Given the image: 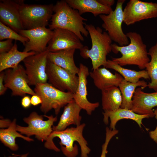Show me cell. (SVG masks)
Returning <instances> with one entry per match:
<instances>
[{
	"mask_svg": "<svg viewBox=\"0 0 157 157\" xmlns=\"http://www.w3.org/2000/svg\"><path fill=\"white\" fill-rule=\"evenodd\" d=\"M81 109L74 100L67 104L64 106L58 124L53 126V131L63 130L71 124L75 125L76 126L80 125L82 119L80 113Z\"/></svg>",
	"mask_w": 157,
	"mask_h": 157,
	"instance_id": "cell-20",
	"label": "cell"
},
{
	"mask_svg": "<svg viewBox=\"0 0 157 157\" xmlns=\"http://www.w3.org/2000/svg\"><path fill=\"white\" fill-rule=\"evenodd\" d=\"M104 67L114 70L120 74L124 80L131 83H136L142 78L150 79L146 70L136 71L125 68L112 60H107Z\"/></svg>",
	"mask_w": 157,
	"mask_h": 157,
	"instance_id": "cell-27",
	"label": "cell"
},
{
	"mask_svg": "<svg viewBox=\"0 0 157 157\" xmlns=\"http://www.w3.org/2000/svg\"><path fill=\"white\" fill-rule=\"evenodd\" d=\"M19 33L28 40L24 46L23 51H33L36 53L47 49V45L51 39L53 31L46 27H39L29 30L22 29Z\"/></svg>",
	"mask_w": 157,
	"mask_h": 157,
	"instance_id": "cell-13",
	"label": "cell"
},
{
	"mask_svg": "<svg viewBox=\"0 0 157 157\" xmlns=\"http://www.w3.org/2000/svg\"><path fill=\"white\" fill-rule=\"evenodd\" d=\"M101 4L107 7H111L115 3L114 0H97Z\"/></svg>",
	"mask_w": 157,
	"mask_h": 157,
	"instance_id": "cell-37",
	"label": "cell"
},
{
	"mask_svg": "<svg viewBox=\"0 0 157 157\" xmlns=\"http://www.w3.org/2000/svg\"><path fill=\"white\" fill-rule=\"evenodd\" d=\"M122 102V94L118 87L113 86L101 91L102 108L104 111L118 109Z\"/></svg>",
	"mask_w": 157,
	"mask_h": 157,
	"instance_id": "cell-26",
	"label": "cell"
},
{
	"mask_svg": "<svg viewBox=\"0 0 157 157\" xmlns=\"http://www.w3.org/2000/svg\"><path fill=\"white\" fill-rule=\"evenodd\" d=\"M12 122L8 119L1 118L0 120V127L1 129L8 128Z\"/></svg>",
	"mask_w": 157,
	"mask_h": 157,
	"instance_id": "cell-36",
	"label": "cell"
},
{
	"mask_svg": "<svg viewBox=\"0 0 157 157\" xmlns=\"http://www.w3.org/2000/svg\"><path fill=\"white\" fill-rule=\"evenodd\" d=\"M4 83L5 87L11 90L13 96L23 97L27 94H36L29 86L25 68L20 64L15 68L6 69Z\"/></svg>",
	"mask_w": 157,
	"mask_h": 157,
	"instance_id": "cell-12",
	"label": "cell"
},
{
	"mask_svg": "<svg viewBox=\"0 0 157 157\" xmlns=\"http://www.w3.org/2000/svg\"><path fill=\"white\" fill-rule=\"evenodd\" d=\"M31 99V104L33 106H37L42 103L41 98L37 94L32 95Z\"/></svg>",
	"mask_w": 157,
	"mask_h": 157,
	"instance_id": "cell-35",
	"label": "cell"
},
{
	"mask_svg": "<svg viewBox=\"0 0 157 157\" xmlns=\"http://www.w3.org/2000/svg\"><path fill=\"white\" fill-rule=\"evenodd\" d=\"M5 76V72H1L0 74V95H2L4 94L8 88L3 84Z\"/></svg>",
	"mask_w": 157,
	"mask_h": 157,
	"instance_id": "cell-33",
	"label": "cell"
},
{
	"mask_svg": "<svg viewBox=\"0 0 157 157\" xmlns=\"http://www.w3.org/2000/svg\"><path fill=\"white\" fill-rule=\"evenodd\" d=\"M22 1H0V21L18 33L20 30L24 29L19 11Z\"/></svg>",
	"mask_w": 157,
	"mask_h": 157,
	"instance_id": "cell-15",
	"label": "cell"
},
{
	"mask_svg": "<svg viewBox=\"0 0 157 157\" xmlns=\"http://www.w3.org/2000/svg\"><path fill=\"white\" fill-rule=\"evenodd\" d=\"M28 153H26L20 155L13 154H12V156H10L8 157H28Z\"/></svg>",
	"mask_w": 157,
	"mask_h": 157,
	"instance_id": "cell-38",
	"label": "cell"
},
{
	"mask_svg": "<svg viewBox=\"0 0 157 157\" xmlns=\"http://www.w3.org/2000/svg\"><path fill=\"white\" fill-rule=\"evenodd\" d=\"M17 125L16 119H14L8 128L0 129V140L1 142L13 151H17L19 148L16 142V138H20L28 142L34 141L33 139L24 136L18 132L16 130Z\"/></svg>",
	"mask_w": 157,
	"mask_h": 157,
	"instance_id": "cell-24",
	"label": "cell"
},
{
	"mask_svg": "<svg viewBox=\"0 0 157 157\" xmlns=\"http://www.w3.org/2000/svg\"><path fill=\"white\" fill-rule=\"evenodd\" d=\"M53 13L49 25L51 30L57 28L67 30L74 33L81 41L84 40L83 35L88 36L89 33L84 23L87 19L82 17L77 10L70 7L65 0L58 1L54 5Z\"/></svg>",
	"mask_w": 157,
	"mask_h": 157,
	"instance_id": "cell-2",
	"label": "cell"
},
{
	"mask_svg": "<svg viewBox=\"0 0 157 157\" xmlns=\"http://www.w3.org/2000/svg\"><path fill=\"white\" fill-rule=\"evenodd\" d=\"M54 5L28 4L22 0L19 8L21 19L24 29L29 30L49 25L53 13Z\"/></svg>",
	"mask_w": 157,
	"mask_h": 157,
	"instance_id": "cell-6",
	"label": "cell"
},
{
	"mask_svg": "<svg viewBox=\"0 0 157 157\" xmlns=\"http://www.w3.org/2000/svg\"><path fill=\"white\" fill-rule=\"evenodd\" d=\"M72 8L78 10L82 14L90 13L94 17L101 15H108L113 10L111 7L104 6L97 0H66Z\"/></svg>",
	"mask_w": 157,
	"mask_h": 157,
	"instance_id": "cell-22",
	"label": "cell"
},
{
	"mask_svg": "<svg viewBox=\"0 0 157 157\" xmlns=\"http://www.w3.org/2000/svg\"><path fill=\"white\" fill-rule=\"evenodd\" d=\"M34 90L42 100L40 110L44 114L53 109L57 115L61 108L73 100V94L61 91L48 83L36 85Z\"/></svg>",
	"mask_w": 157,
	"mask_h": 157,
	"instance_id": "cell-5",
	"label": "cell"
},
{
	"mask_svg": "<svg viewBox=\"0 0 157 157\" xmlns=\"http://www.w3.org/2000/svg\"><path fill=\"white\" fill-rule=\"evenodd\" d=\"M21 104L22 106L24 108H29L31 105V99L29 96L26 95L23 97L21 100Z\"/></svg>",
	"mask_w": 157,
	"mask_h": 157,
	"instance_id": "cell-34",
	"label": "cell"
},
{
	"mask_svg": "<svg viewBox=\"0 0 157 157\" xmlns=\"http://www.w3.org/2000/svg\"><path fill=\"white\" fill-rule=\"evenodd\" d=\"M125 0L117 1L115 10L108 15H99L103 22L102 27L107 32L112 41L120 46H125L129 43V38L122 28L123 22V5Z\"/></svg>",
	"mask_w": 157,
	"mask_h": 157,
	"instance_id": "cell-8",
	"label": "cell"
},
{
	"mask_svg": "<svg viewBox=\"0 0 157 157\" xmlns=\"http://www.w3.org/2000/svg\"><path fill=\"white\" fill-rule=\"evenodd\" d=\"M79 68L77 74L78 85L76 91L73 94V99L82 109L85 110L90 115L99 106V104L98 102L91 103L88 100L87 85V78L90 75L89 69L88 67L81 63L80 64Z\"/></svg>",
	"mask_w": 157,
	"mask_h": 157,
	"instance_id": "cell-16",
	"label": "cell"
},
{
	"mask_svg": "<svg viewBox=\"0 0 157 157\" xmlns=\"http://www.w3.org/2000/svg\"><path fill=\"white\" fill-rule=\"evenodd\" d=\"M81 41L73 32L65 29L57 28L53 30V35L48 44L47 50L50 52L69 49L80 50L84 47Z\"/></svg>",
	"mask_w": 157,
	"mask_h": 157,
	"instance_id": "cell-14",
	"label": "cell"
},
{
	"mask_svg": "<svg viewBox=\"0 0 157 157\" xmlns=\"http://www.w3.org/2000/svg\"><path fill=\"white\" fill-rule=\"evenodd\" d=\"M5 39L19 41L24 46L28 39L15 32L0 21V40Z\"/></svg>",
	"mask_w": 157,
	"mask_h": 157,
	"instance_id": "cell-29",
	"label": "cell"
},
{
	"mask_svg": "<svg viewBox=\"0 0 157 157\" xmlns=\"http://www.w3.org/2000/svg\"><path fill=\"white\" fill-rule=\"evenodd\" d=\"M57 119V117H54L53 115H40L33 111L28 116L23 119L28 126L25 127L17 125L16 130L27 137L34 135L38 140L46 141L53 131L52 126Z\"/></svg>",
	"mask_w": 157,
	"mask_h": 157,
	"instance_id": "cell-7",
	"label": "cell"
},
{
	"mask_svg": "<svg viewBox=\"0 0 157 157\" xmlns=\"http://www.w3.org/2000/svg\"><path fill=\"white\" fill-rule=\"evenodd\" d=\"M154 113L157 121L156 126L154 130L149 132V134L150 138L157 144V108L154 110Z\"/></svg>",
	"mask_w": 157,
	"mask_h": 157,
	"instance_id": "cell-32",
	"label": "cell"
},
{
	"mask_svg": "<svg viewBox=\"0 0 157 157\" xmlns=\"http://www.w3.org/2000/svg\"><path fill=\"white\" fill-rule=\"evenodd\" d=\"M76 49H69L55 52H49L48 60L72 73L77 75L79 68L76 65L74 59Z\"/></svg>",
	"mask_w": 157,
	"mask_h": 157,
	"instance_id": "cell-21",
	"label": "cell"
},
{
	"mask_svg": "<svg viewBox=\"0 0 157 157\" xmlns=\"http://www.w3.org/2000/svg\"><path fill=\"white\" fill-rule=\"evenodd\" d=\"M141 88H137L133 97L131 110L141 115H148L154 117L153 108L157 106V91L151 93L143 92Z\"/></svg>",
	"mask_w": 157,
	"mask_h": 157,
	"instance_id": "cell-17",
	"label": "cell"
},
{
	"mask_svg": "<svg viewBox=\"0 0 157 157\" xmlns=\"http://www.w3.org/2000/svg\"><path fill=\"white\" fill-rule=\"evenodd\" d=\"M106 138L104 143L102 146L101 153L100 157H106L108 152L107 147L111 139L119 132L116 129L111 130L108 127L106 129Z\"/></svg>",
	"mask_w": 157,
	"mask_h": 157,
	"instance_id": "cell-30",
	"label": "cell"
},
{
	"mask_svg": "<svg viewBox=\"0 0 157 157\" xmlns=\"http://www.w3.org/2000/svg\"><path fill=\"white\" fill-rule=\"evenodd\" d=\"M14 44L13 40L7 39L0 41V54L9 51L12 48Z\"/></svg>",
	"mask_w": 157,
	"mask_h": 157,
	"instance_id": "cell-31",
	"label": "cell"
},
{
	"mask_svg": "<svg viewBox=\"0 0 157 157\" xmlns=\"http://www.w3.org/2000/svg\"><path fill=\"white\" fill-rule=\"evenodd\" d=\"M123 22L127 25L157 17V3L130 0L123 10Z\"/></svg>",
	"mask_w": 157,
	"mask_h": 157,
	"instance_id": "cell-11",
	"label": "cell"
},
{
	"mask_svg": "<svg viewBox=\"0 0 157 157\" xmlns=\"http://www.w3.org/2000/svg\"><path fill=\"white\" fill-rule=\"evenodd\" d=\"M147 82L144 80H140L136 83H132L123 79L118 86L122 98L120 108L131 110L133 97L136 88L140 86L143 90L147 86Z\"/></svg>",
	"mask_w": 157,
	"mask_h": 157,
	"instance_id": "cell-25",
	"label": "cell"
},
{
	"mask_svg": "<svg viewBox=\"0 0 157 157\" xmlns=\"http://www.w3.org/2000/svg\"><path fill=\"white\" fill-rule=\"evenodd\" d=\"M85 124H81L76 127L67 128L60 131L52 132L44 143V147L47 149L59 152L60 149L57 147L53 142L56 137L60 140L59 143L60 149L63 154L67 157H76L78 154V149L75 142H77L81 149V157H88L90 152L88 147V142L83 136V131Z\"/></svg>",
	"mask_w": 157,
	"mask_h": 157,
	"instance_id": "cell-1",
	"label": "cell"
},
{
	"mask_svg": "<svg viewBox=\"0 0 157 157\" xmlns=\"http://www.w3.org/2000/svg\"><path fill=\"white\" fill-rule=\"evenodd\" d=\"M46 73L48 83L56 88L73 94L76 92L78 83V78L76 75L48 60Z\"/></svg>",
	"mask_w": 157,
	"mask_h": 157,
	"instance_id": "cell-9",
	"label": "cell"
},
{
	"mask_svg": "<svg viewBox=\"0 0 157 157\" xmlns=\"http://www.w3.org/2000/svg\"><path fill=\"white\" fill-rule=\"evenodd\" d=\"M103 114L104 115L103 121L106 124H108V118H110L109 128L111 130L116 129L115 126L117 122L123 119L133 120L137 123L140 128H141L143 119L150 117L148 115L138 114L131 110L120 107L114 110L104 111Z\"/></svg>",
	"mask_w": 157,
	"mask_h": 157,
	"instance_id": "cell-19",
	"label": "cell"
},
{
	"mask_svg": "<svg viewBox=\"0 0 157 157\" xmlns=\"http://www.w3.org/2000/svg\"><path fill=\"white\" fill-rule=\"evenodd\" d=\"M49 51H45L29 56L23 62L29 85L47 83L46 68Z\"/></svg>",
	"mask_w": 157,
	"mask_h": 157,
	"instance_id": "cell-10",
	"label": "cell"
},
{
	"mask_svg": "<svg viewBox=\"0 0 157 157\" xmlns=\"http://www.w3.org/2000/svg\"><path fill=\"white\" fill-rule=\"evenodd\" d=\"M126 34L130 40L128 45L120 46L115 44H112V51L115 53L120 52L122 55L119 58H113L112 60L122 66L134 65L141 69L145 68V65L150 60L147 45L141 36L134 32H129Z\"/></svg>",
	"mask_w": 157,
	"mask_h": 157,
	"instance_id": "cell-3",
	"label": "cell"
},
{
	"mask_svg": "<svg viewBox=\"0 0 157 157\" xmlns=\"http://www.w3.org/2000/svg\"><path fill=\"white\" fill-rule=\"evenodd\" d=\"M85 26L90 35L92 47L89 49L87 46H84L80 50V54L84 58L90 59L93 70L105 65L107 56L112 51V40L107 32H103L99 27L86 24Z\"/></svg>",
	"mask_w": 157,
	"mask_h": 157,
	"instance_id": "cell-4",
	"label": "cell"
},
{
	"mask_svg": "<svg viewBox=\"0 0 157 157\" xmlns=\"http://www.w3.org/2000/svg\"><path fill=\"white\" fill-rule=\"evenodd\" d=\"M33 51H20L18 50L15 41L12 49L8 52L0 54V72L10 69L16 68L19 63L26 57L34 55Z\"/></svg>",
	"mask_w": 157,
	"mask_h": 157,
	"instance_id": "cell-23",
	"label": "cell"
},
{
	"mask_svg": "<svg viewBox=\"0 0 157 157\" xmlns=\"http://www.w3.org/2000/svg\"><path fill=\"white\" fill-rule=\"evenodd\" d=\"M148 54L151 58V60L145 65L146 70L151 80L148 84L150 89L157 91V41L155 44L149 49Z\"/></svg>",
	"mask_w": 157,
	"mask_h": 157,
	"instance_id": "cell-28",
	"label": "cell"
},
{
	"mask_svg": "<svg viewBox=\"0 0 157 157\" xmlns=\"http://www.w3.org/2000/svg\"><path fill=\"white\" fill-rule=\"evenodd\" d=\"M90 75L94 85L101 91L113 86L118 87L124 79L119 73L114 74L105 67L93 70Z\"/></svg>",
	"mask_w": 157,
	"mask_h": 157,
	"instance_id": "cell-18",
	"label": "cell"
}]
</instances>
